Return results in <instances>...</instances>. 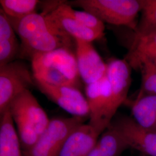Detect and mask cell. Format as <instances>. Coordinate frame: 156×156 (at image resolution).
<instances>
[{
  "mask_svg": "<svg viewBox=\"0 0 156 156\" xmlns=\"http://www.w3.org/2000/svg\"><path fill=\"white\" fill-rule=\"evenodd\" d=\"M31 62L35 80L58 86L78 87L80 78L75 53L71 48H62L38 54L31 58Z\"/></svg>",
  "mask_w": 156,
  "mask_h": 156,
  "instance_id": "6da1fadb",
  "label": "cell"
},
{
  "mask_svg": "<svg viewBox=\"0 0 156 156\" xmlns=\"http://www.w3.org/2000/svg\"><path fill=\"white\" fill-rule=\"evenodd\" d=\"M9 109L16 125L23 151H27L37 142L50 119L30 90L13 101Z\"/></svg>",
  "mask_w": 156,
  "mask_h": 156,
  "instance_id": "7a4b0ae2",
  "label": "cell"
},
{
  "mask_svg": "<svg viewBox=\"0 0 156 156\" xmlns=\"http://www.w3.org/2000/svg\"><path fill=\"white\" fill-rule=\"evenodd\" d=\"M67 3L93 14L104 23L127 26L135 31L143 0H75Z\"/></svg>",
  "mask_w": 156,
  "mask_h": 156,
  "instance_id": "3957f363",
  "label": "cell"
},
{
  "mask_svg": "<svg viewBox=\"0 0 156 156\" xmlns=\"http://www.w3.org/2000/svg\"><path fill=\"white\" fill-rule=\"evenodd\" d=\"M86 120L75 116L50 119L47 127L33 146L23 151V156H59L68 137L84 124Z\"/></svg>",
  "mask_w": 156,
  "mask_h": 156,
  "instance_id": "277c9868",
  "label": "cell"
},
{
  "mask_svg": "<svg viewBox=\"0 0 156 156\" xmlns=\"http://www.w3.org/2000/svg\"><path fill=\"white\" fill-rule=\"evenodd\" d=\"M34 84L33 73L23 62L13 61L0 67V115Z\"/></svg>",
  "mask_w": 156,
  "mask_h": 156,
  "instance_id": "5b68a950",
  "label": "cell"
},
{
  "mask_svg": "<svg viewBox=\"0 0 156 156\" xmlns=\"http://www.w3.org/2000/svg\"><path fill=\"white\" fill-rule=\"evenodd\" d=\"M40 91L73 116L89 118L90 110L86 96L73 86H58L35 80Z\"/></svg>",
  "mask_w": 156,
  "mask_h": 156,
  "instance_id": "8992f818",
  "label": "cell"
},
{
  "mask_svg": "<svg viewBox=\"0 0 156 156\" xmlns=\"http://www.w3.org/2000/svg\"><path fill=\"white\" fill-rule=\"evenodd\" d=\"M106 76L110 83L108 120L111 123L117 109L126 100L131 83V67L125 59L113 58L107 62Z\"/></svg>",
  "mask_w": 156,
  "mask_h": 156,
  "instance_id": "52a82bcc",
  "label": "cell"
},
{
  "mask_svg": "<svg viewBox=\"0 0 156 156\" xmlns=\"http://www.w3.org/2000/svg\"><path fill=\"white\" fill-rule=\"evenodd\" d=\"M86 98L89 107V124L101 135L111 123L108 120L110 83L106 75L99 80L86 85Z\"/></svg>",
  "mask_w": 156,
  "mask_h": 156,
  "instance_id": "ba28073f",
  "label": "cell"
},
{
  "mask_svg": "<svg viewBox=\"0 0 156 156\" xmlns=\"http://www.w3.org/2000/svg\"><path fill=\"white\" fill-rule=\"evenodd\" d=\"M111 124L123 136L128 148L145 156H156V131L144 128L127 116L117 117Z\"/></svg>",
  "mask_w": 156,
  "mask_h": 156,
  "instance_id": "9c48e42d",
  "label": "cell"
},
{
  "mask_svg": "<svg viewBox=\"0 0 156 156\" xmlns=\"http://www.w3.org/2000/svg\"><path fill=\"white\" fill-rule=\"evenodd\" d=\"M75 56L80 78L86 85L99 80L106 75L107 63L92 42L75 40Z\"/></svg>",
  "mask_w": 156,
  "mask_h": 156,
  "instance_id": "30bf717a",
  "label": "cell"
},
{
  "mask_svg": "<svg viewBox=\"0 0 156 156\" xmlns=\"http://www.w3.org/2000/svg\"><path fill=\"white\" fill-rule=\"evenodd\" d=\"M72 38L55 31H48L37 34L26 41L21 42L20 55L30 58L62 48H71Z\"/></svg>",
  "mask_w": 156,
  "mask_h": 156,
  "instance_id": "8fae6325",
  "label": "cell"
},
{
  "mask_svg": "<svg viewBox=\"0 0 156 156\" xmlns=\"http://www.w3.org/2000/svg\"><path fill=\"white\" fill-rule=\"evenodd\" d=\"M55 3L54 2L51 5L48 12H44V13L51 24L63 33L74 40L90 42L101 39L105 35V33L87 28L72 18L58 12L55 9Z\"/></svg>",
  "mask_w": 156,
  "mask_h": 156,
  "instance_id": "7c38bea8",
  "label": "cell"
},
{
  "mask_svg": "<svg viewBox=\"0 0 156 156\" xmlns=\"http://www.w3.org/2000/svg\"><path fill=\"white\" fill-rule=\"evenodd\" d=\"M100 136L89 123L83 124L70 135L59 156H88Z\"/></svg>",
  "mask_w": 156,
  "mask_h": 156,
  "instance_id": "4fadbf2b",
  "label": "cell"
},
{
  "mask_svg": "<svg viewBox=\"0 0 156 156\" xmlns=\"http://www.w3.org/2000/svg\"><path fill=\"white\" fill-rule=\"evenodd\" d=\"M124 59L135 70L143 65L156 67V33L134 39Z\"/></svg>",
  "mask_w": 156,
  "mask_h": 156,
  "instance_id": "5bb4252c",
  "label": "cell"
},
{
  "mask_svg": "<svg viewBox=\"0 0 156 156\" xmlns=\"http://www.w3.org/2000/svg\"><path fill=\"white\" fill-rule=\"evenodd\" d=\"M0 156H23L9 108L0 115Z\"/></svg>",
  "mask_w": 156,
  "mask_h": 156,
  "instance_id": "9a60e30c",
  "label": "cell"
},
{
  "mask_svg": "<svg viewBox=\"0 0 156 156\" xmlns=\"http://www.w3.org/2000/svg\"><path fill=\"white\" fill-rule=\"evenodd\" d=\"M11 22L21 42L30 39L37 34L48 31H55L66 34L56 28L44 13L35 12L20 20Z\"/></svg>",
  "mask_w": 156,
  "mask_h": 156,
  "instance_id": "2e32d148",
  "label": "cell"
},
{
  "mask_svg": "<svg viewBox=\"0 0 156 156\" xmlns=\"http://www.w3.org/2000/svg\"><path fill=\"white\" fill-rule=\"evenodd\" d=\"M127 149L123 136L110 124L101 134L88 156H119Z\"/></svg>",
  "mask_w": 156,
  "mask_h": 156,
  "instance_id": "e0dca14e",
  "label": "cell"
},
{
  "mask_svg": "<svg viewBox=\"0 0 156 156\" xmlns=\"http://www.w3.org/2000/svg\"><path fill=\"white\" fill-rule=\"evenodd\" d=\"M131 111L133 119L140 126L156 131V95L138 96Z\"/></svg>",
  "mask_w": 156,
  "mask_h": 156,
  "instance_id": "ac0fdd59",
  "label": "cell"
},
{
  "mask_svg": "<svg viewBox=\"0 0 156 156\" xmlns=\"http://www.w3.org/2000/svg\"><path fill=\"white\" fill-rule=\"evenodd\" d=\"M55 9L62 15L69 17L82 25L96 31L105 33V23L93 14L86 11L73 9L67 2H56Z\"/></svg>",
  "mask_w": 156,
  "mask_h": 156,
  "instance_id": "d6986e66",
  "label": "cell"
},
{
  "mask_svg": "<svg viewBox=\"0 0 156 156\" xmlns=\"http://www.w3.org/2000/svg\"><path fill=\"white\" fill-rule=\"evenodd\" d=\"M141 16L135 30L134 39L156 33V0H143Z\"/></svg>",
  "mask_w": 156,
  "mask_h": 156,
  "instance_id": "ffe728a7",
  "label": "cell"
},
{
  "mask_svg": "<svg viewBox=\"0 0 156 156\" xmlns=\"http://www.w3.org/2000/svg\"><path fill=\"white\" fill-rule=\"evenodd\" d=\"M37 0H1V9L11 21H17L34 13L39 4Z\"/></svg>",
  "mask_w": 156,
  "mask_h": 156,
  "instance_id": "44dd1931",
  "label": "cell"
},
{
  "mask_svg": "<svg viewBox=\"0 0 156 156\" xmlns=\"http://www.w3.org/2000/svg\"><path fill=\"white\" fill-rule=\"evenodd\" d=\"M142 75L141 89L138 96L156 95V67L143 65L138 68Z\"/></svg>",
  "mask_w": 156,
  "mask_h": 156,
  "instance_id": "7402d4cb",
  "label": "cell"
},
{
  "mask_svg": "<svg viewBox=\"0 0 156 156\" xmlns=\"http://www.w3.org/2000/svg\"><path fill=\"white\" fill-rule=\"evenodd\" d=\"M20 49L17 39L0 40V67L13 62Z\"/></svg>",
  "mask_w": 156,
  "mask_h": 156,
  "instance_id": "603a6c76",
  "label": "cell"
},
{
  "mask_svg": "<svg viewBox=\"0 0 156 156\" xmlns=\"http://www.w3.org/2000/svg\"><path fill=\"white\" fill-rule=\"evenodd\" d=\"M16 35L10 20L0 9V40H16Z\"/></svg>",
  "mask_w": 156,
  "mask_h": 156,
  "instance_id": "cb8c5ba5",
  "label": "cell"
}]
</instances>
